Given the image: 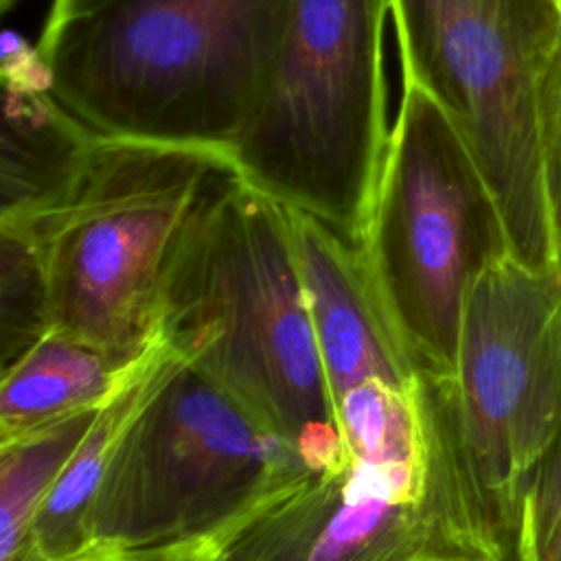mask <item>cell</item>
Segmentation results:
<instances>
[{"label": "cell", "instance_id": "1", "mask_svg": "<svg viewBox=\"0 0 561 561\" xmlns=\"http://www.w3.org/2000/svg\"><path fill=\"white\" fill-rule=\"evenodd\" d=\"M158 327L309 471L346 458L289 208L230 167L208 182L167 259Z\"/></svg>", "mask_w": 561, "mask_h": 561}, {"label": "cell", "instance_id": "2", "mask_svg": "<svg viewBox=\"0 0 561 561\" xmlns=\"http://www.w3.org/2000/svg\"><path fill=\"white\" fill-rule=\"evenodd\" d=\"M294 0H53L37 42L53 94L103 136L228 160Z\"/></svg>", "mask_w": 561, "mask_h": 561}, {"label": "cell", "instance_id": "3", "mask_svg": "<svg viewBox=\"0 0 561 561\" xmlns=\"http://www.w3.org/2000/svg\"><path fill=\"white\" fill-rule=\"evenodd\" d=\"M390 0H294L232 171L362 245L388 151Z\"/></svg>", "mask_w": 561, "mask_h": 561}, {"label": "cell", "instance_id": "4", "mask_svg": "<svg viewBox=\"0 0 561 561\" xmlns=\"http://www.w3.org/2000/svg\"><path fill=\"white\" fill-rule=\"evenodd\" d=\"M228 167L213 151L101 134L55 202L0 219L33 248L48 329L134 362L158 333L167 259L204 188Z\"/></svg>", "mask_w": 561, "mask_h": 561}, {"label": "cell", "instance_id": "5", "mask_svg": "<svg viewBox=\"0 0 561 561\" xmlns=\"http://www.w3.org/2000/svg\"><path fill=\"white\" fill-rule=\"evenodd\" d=\"M401 77L467 147L504 254L561 267L541 178L537 88L561 24L552 0H390Z\"/></svg>", "mask_w": 561, "mask_h": 561}, {"label": "cell", "instance_id": "6", "mask_svg": "<svg viewBox=\"0 0 561 561\" xmlns=\"http://www.w3.org/2000/svg\"><path fill=\"white\" fill-rule=\"evenodd\" d=\"M425 379L471 506L502 548L561 436V267L486 256L467 287L454 373Z\"/></svg>", "mask_w": 561, "mask_h": 561}, {"label": "cell", "instance_id": "7", "mask_svg": "<svg viewBox=\"0 0 561 561\" xmlns=\"http://www.w3.org/2000/svg\"><path fill=\"white\" fill-rule=\"evenodd\" d=\"M305 473L289 443L184 359L123 434L88 513V546L204 541Z\"/></svg>", "mask_w": 561, "mask_h": 561}, {"label": "cell", "instance_id": "8", "mask_svg": "<svg viewBox=\"0 0 561 561\" xmlns=\"http://www.w3.org/2000/svg\"><path fill=\"white\" fill-rule=\"evenodd\" d=\"M359 252L421 373L449 379L469 280L504 248L467 147L438 105L408 81Z\"/></svg>", "mask_w": 561, "mask_h": 561}, {"label": "cell", "instance_id": "9", "mask_svg": "<svg viewBox=\"0 0 561 561\" xmlns=\"http://www.w3.org/2000/svg\"><path fill=\"white\" fill-rule=\"evenodd\" d=\"M208 543L210 561H502L460 482L416 486L348 456L276 491Z\"/></svg>", "mask_w": 561, "mask_h": 561}, {"label": "cell", "instance_id": "10", "mask_svg": "<svg viewBox=\"0 0 561 561\" xmlns=\"http://www.w3.org/2000/svg\"><path fill=\"white\" fill-rule=\"evenodd\" d=\"M291 232L322 366L337 399L364 379L414 386L423 373L392 324L359 248L291 210Z\"/></svg>", "mask_w": 561, "mask_h": 561}, {"label": "cell", "instance_id": "11", "mask_svg": "<svg viewBox=\"0 0 561 561\" xmlns=\"http://www.w3.org/2000/svg\"><path fill=\"white\" fill-rule=\"evenodd\" d=\"M186 357L160 331L96 408L64 473L39 506L18 561H53L88 546V513L131 421Z\"/></svg>", "mask_w": 561, "mask_h": 561}, {"label": "cell", "instance_id": "12", "mask_svg": "<svg viewBox=\"0 0 561 561\" xmlns=\"http://www.w3.org/2000/svg\"><path fill=\"white\" fill-rule=\"evenodd\" d=\"M99 136L53 92L2 90L0 219L55 202L79 175Z\"/></svg>", "mask_w": 561, "mask_h": 561}, {"label": "cell", "instance_id": "13", "mask_svg": "<svg viewBox=\"0 0 561 561\" xmlns=\"http://www.w3.org/2000/svg\"><path fill=\"white\" fill-rule=\"evenodd\" d=\"M129 364L61 331H44L2 366L0 440L99 408Z\"/></svg>", "mask_w": 561, "mask_h": 561}, {"label": "cell", "instance_id": "14", "mask_svg": "<svg viewBox=\"0 0 561 561\" xmlns=\"http://www.w3.org/2000/svg\"><path fill=\"white\" fill-rule=\"evenodd\" d=\"M94 410L0 440V561H18L31 524L81 443Z\"/></svg>", "mask_w": 561, "mask_h": 561}, {"label": "cell", "instance_id": "15", "mask_svg": "<svg viewBox=\"0 0 561 561\" xmlns=\"http://www.w3.org/2000/svg\"><path fill=\"white\" fill-rule=\"evenodd\" d=\"M2 250V366L48 331L46 298L33 248L18 232L0 228Z\"/></svg>", "mask_w": 561, "mask_h": 561}, {"label": "cell", "instance_id": "16", "mask_svg": "<svg viewBox=\"0 0 561 561\" xmlns=\"http://www.w3.org/2000/svg\"><path fill=\"white\" fill-rule=\"evenodd\" d=\"M537 140L552 239L561 265V24L537 88Z\"/></svg>", "mask_w": 561, "mask_h": 561}, {"label": "cell", "instance_id": "17", "mask_svg": "<svg viewBox=\"0 0 561 561\" xmlns=\"http://www.w3.org/2000/svg\"><path fill=\"white\" fill-rule=\"evenodd\" d=\"M513 539L517 554L561 541V436L524 486Z\"/></svg>", "mask_w": 561, "mask_h": 561}, {"label": "cell", "instance_id": "18", "mask_svg": "<svg viewBox=\"0 0 561 561\" xmlns=\"http://www.w3.org/2000/svg\"><path fill=\"white\" fill-rule=\"evenodd\" d=\"M0 83L2 90L53 92V70L39 46L7 28L0 37Z\"/></svg>", "mask_w": 561, "mask_h": 561}, {"label": "cell", "instance_id": "19", "mask_svg": "<svg viewBox=\"0 0 561 561\" xmlns=\"http://www.w3.org/2000/svg\"><path fill=\"white\" fill-rule=\"evenodd\" d=\"M53 561H210V543L204 539L156 548L88 546Z\"/></svg>", "mask_w": 561, "mask_h": 561}, {"label": "cell", "instance_id": "20", "mask_svg": "<svg viewBox=\"0 0 561 561\" xmlns=\"http://www.w3.org/2000/svg\"><path fill=\"white\" fill-rule=\"evenodd\" d=\"M517 561H561V541L546 543L541 548L517 554Z\"/></svg>", "mask_w": 561, "mask_h": 561}, {"label": "cell", "instance_id": "21", "mask_svg": "<svg viewBox=\"0 0 561 561\" xmlns=\"http://www.w3.org/2000/svg\"><path fill=\"white\" fill-rule=\"evenodd\" d=\"M18 2H22V0H0V11L7 13V11H11Z\"/></svg>", "mask_w": 561, "mask_h": 561}, {"label": "cell", "instance_id": "22", "mask_svg": "<svg viewBox=\"0 0 561 561\" xmlns=\"http://www.w3.org/2000/svg\"><path fill=\"white\" fill-rule=\"evenodd\" d=\"M432 561H480V559H469V557H443V559H432Z\"/></svg>", "mask_w": 561, "mask_h": 561}, {"label": "cell", "instance_id": "23", "mask_svg": "<svg viewBox=\"0 0 561 561\" xmlns=\"http://www.w3.org/2000/svg\"><path fill=\"white\" fill-rule=\"evenodd\" d=\"M552 2H554V4H557V9L561 11V0H552Z\"/></svg>", "mask_w": 561, "mask_h": 561}]
</instances>
